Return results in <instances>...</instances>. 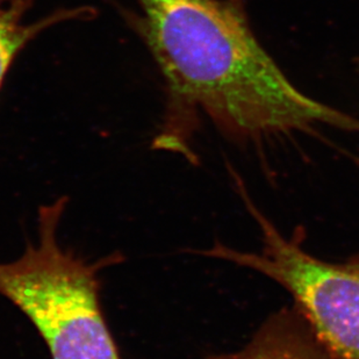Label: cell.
Listing matches in <instances>:
<instances>
[{
	"label": "cell",
	"mask_w": 359,
	"mask_h": 359,
	"mask_svg": "<svg viewBox=\"0 0 359 359\" xmlns=\"http://www.w3.org/2000/svg\"><path fill=\"white\" fill-rule=\"evenodd\" d=\"M139 28L168 90L154 147L197 163L191 116L203 113L233 142L259 148L323 127L359 134V119L305 95L257 40L238 0H136Z\"/></svg>",
	"instance_id": "6da1fadb"
},
{
	"label": "cell",
	"mask_w": 359,
	"mask_h": 359,
	"mask_svg": "<svg viewBox=\"0 0 359 359\" xmlns=\"http://www.w3.org/2000/svg\"><path fill=\"white\" fill-rule=\"evenodd\" d=\"M68 198L39 210L38 243L17 261L0 263V295L31 320L51 359H122L100 304L99 272L119 264L109 255L88 263L62 249L57 229Z\"/></svg>",
	"instance_id": "7a4b0ae2"
},
{
	"label": "cell",
	"mask_w": 359,
	"mask_h": 359,
	"mask_svg": "<svg viewBox=\"0 0 359 359\" xmlns=\"http://www.w3.org/2000/svg\"><path fill=\"white\" fill-rule=\"evenodd\" d=\"M238 194L261 229L262 250L214 244L200 254L231 262L276 281L337 359H359V254L343 263L323 261L302 247L298 233L285 238L236 180Z\"/></svg>",
	"instance_id": "3957f363"
},
{
	"label": "cell",
	"mask_w": 359,
	"mask_h": 359,
	"mask_svg": "<svg viewBox=\"0 0 359 359\" xmlns=\"http://www.w3.org/2000/svg\"><path fill=\"white\" fill-rule=\"evenodd\" d=\"M207 359H337L316 335L305 316L283 309L269 316L247 346Z\"/></svg>",
	"instance_id": "277c9868"
},
{
	"label": "cell",
	"mask_w": 359,
	"mask_h": 359,
	"mask_svg": "<svg viewBox=\"0 0 359 359\" xmlns=\"http://www.w3.org/2000/svg\"><path fill=\"white\" fill-rule=\"evenodd\" d=\"M29 8L31 0H0V88L19 53L42 32L54 25L92 15L91 8L76 7L27 21L26 14Z\"/></svg>",
	"instance_id": "5b68a950"
}]
</instances>
